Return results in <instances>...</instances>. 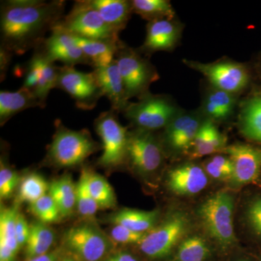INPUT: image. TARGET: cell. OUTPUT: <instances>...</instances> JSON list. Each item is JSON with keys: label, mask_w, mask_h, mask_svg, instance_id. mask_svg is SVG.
I'll return each mask as SVG.
<instances>
[{"label": "cell", "mask_w": 261, "mask_h": 261, "mask_svg": "<svg viewBox=\"0 0 261 261\" xmlns=\"http://www.w3.org/2000/svg\"><path fill=\"white\" fill-rule=\"evenodd\" d=\"M233 211V197L225 192H217L208 197L197 211L206 232L224 248L236 243Z\"/></svg>", "instance_id": "obj_4"}, {"label": "cell", "mask_w": 261, "mask_h": 261, "mask_svg": "<svg viewBox=\"0 0 261 261\" xmlns=\"http://www.w3.org/2000/svg\"><path fill=\"white\" fill-rule=\"evenodd\" d=\"M127 161L142 175L154 173L163 162V147L153 132L138 129L129 132Z\"/></svg>", "instance_id": "obj_11"}, {"label": "cell", "mask_w": 261, "mask_h": 261, "mask_svg": "<svg viewBox=\"0 0 261 261\" xmlns=\"http://www.w3.org/2000/svg\"><path fill=\"white\" fill-rule=\"evenodd\" d=\"M103 20L117 32L121 33L133 14L132 2L128 0H88Z\"/></svg>", "instance_id": "obj_23"}, {"label": "cell", "mask_w": 261, "mask_h": 261, "mask_svg": "<svg viewBox=\"0 0 261 261\" xmlns=\"http://www.w3.org/2000/svg\"><path fill=\"white\" fill-rule=\"evenodd\" d=\"M56 132L48 148L47 161L58 168L80 166L87 158L99 149L87 129H69L56 121Z\"/></svg>", "instance_id": "obj_2"}, {"label": "cell", "mask_w": 261, "mask_h": 261, "mask_svg": "<svg viewBox=\"0 0 261 261\" xmlns=\"http://www.w3.org/2000/svg\"><path fill=\"white\" fill-rule=\"evenodd\" d=\"M245 217L252 233L261 242V195L256 196L249 202Z\"/></svg>", "instance_id": "obj_37"}, {"label": "cell", "mask_w": 261, "mask_h": 261, "mask_svg": "<svg viewBox=\"0 0 261 261\" xmlns=\"http://www.w3.org/2000/svg\"><path fill=\"white\" fill-rule=\"evenodd\" d=\"M64 242L70 251L82 261H100L112 246L111 238L92 224L70 228L65 233Z\"/></svg>", "instance_id": "obj_12"}, {"label": "cell", "mask_w": 261, "mask_h": 261, "mask_svg": "<svg viewBox=\"0 0 261 261\" xmlns=\"http://www.w3.org/2000/svg\"><path fill=\"white\" fill-rule=\"evenodd\" d=\"M30 233V225H29L25 216L20 212L18 213L15 226V234L19 247L25 246Z\"/></svg>", "instance_id": "obj_39"}, {"label": "cell", "mask_w": 261, "mask_h": 261, "mask_svg": "<svg viewBox=\"0 0 261 261\" xmlns=\"http://www.w3.org/2000/svg\"><path fill=\"white\" fill-rule=\"evenodd\" d=\"M93 71L97 76L103 97H107L111 103V110L117 114L124 112L130 102L126 97L124 84L116 60L107 66L94 68Z\"/></svg>", "instance_id": "obj_19"}, {"label": "cell", "mask_w": 261, "mask_h": 261, "mask_svg": "<svg viewBox=\"0 0 261 261\" xmlns=\"http://www.w3.org/2000/svg\"><path fill=\"white\" fill-rule=\"evenodd\" d=\"M210 161L220 169L228 173L231 176V178L232 177L233 172V163L228 156L218 154V155H214V157L211 158Z\"/></svg>", "instance_id": "obj_40"}, {"label": "cell", "mask_w": 261, "mask_h": 261, "mask_svg": "<svg viewBox=\"0 0 261 261\" xmlns=\"http://www.w3.org/2000/svg\"><path fill=\"white\" fill-rule=\"evenodd\" d=\"M239 127L245 138L261 145V88L252 92L242 103Z\"/></svg>", "instance_id": "obj_20"}, {"label": "cell", "mask_w": 261, "mask_h": 261, "mask_svg": "<svg viewBox=\"0 0 261 261\" xmlns=\"http://www.w3.org/2000/svg\"><path fill=\"white\" fill-rule=\"evenodd\" d=\"M88 176L89 170L84 168L76 185V207L80 215L85 218L92 217L99 208L89 192Z\"/></svg>", "instance_id": "obj_34"}, {"label": "cell", "mask_w": 261, "mask_h": 261, "mask_svg": "<svg viewBox=\"0 0 261 261\" xmlns=\"http://www.w3.org/2000/svg\"><path fill=\"white\" fill-rule=\"evenodd\" d=\"M207 184L208 178L205 170L194 163L181 165L168 173V188L176 195H197L207 187Z\"/></svg>", "instance_id": "obj_18"}, {"label": "cell", "mask_w": 261, "mask_h": 261, "mask_svg": "<svg viewBox=\"0 0 261 261\" xmlns=\"http://www.w3.org/2000/svg\"><path fill=\"white\" fill-rule=\"evenodd\" d=\"M121 73L126 97L140 99L149 93V87L160 79L153 65L138 49L128 47L122 42L115 57Z\"/></svg>", "instance_id": "obj_3"}, {"label": "cell", "mask_w": 261, "mask_h": 261, "mask_svg": "<svg viewBox=\"0 0 261 261\" xmlns=\"http://www.w3.org/2000/svg\"><path fill=\"white\" fill-rule=\"evenodd\" d=\"M94 127L102 141V153L98 160L101 166L113 168L127 161L128 132L122 126L112 110L101 113L94 121Z\"/></svg>", "instance_id": "obj_7"}, {"label": "cell", "mask_w": 261, "mask_h": 261, "mask_svg": "<svg viewBox=\"0 0 261 261\" xmlns=\"http://www.w3.org/2000/svg\"><path fill=\"white\" fill-rule=\"evenodd\" d=\"M13 56L11 53L0 47V76L2 82L5 80Z\"/></svg>", "instance_id": "obj_42"}, {"label": "cell", "mask_w": 261, "mask_h": 261, "mask_svg": "<svg viewBox=\"0 0 261 261\" xmlns=\"http://www.w3.org/2000/svg\"><path fill=\"white\" fill-rule=\"evenodd\" d=\"M88 187L99 208H111L116 205V197L112 187L100 175L89 171Z\"/></svg>", "instance_id": "obj_32"}, {"label": "cell", "mask_w": 261, "mask_h": 261, "mask_svg": "<svg viewBox=\"0 0 261 261\" xmlns=\"http://www.w3.org/2000/svg\"><path fill=\"white\" fill-rule=\"evenodd\" d=\"M65 4L64 0L1 2L0 47L13 56L37 49L65 16Z\"/></svg>", "instance_id": "obj_1"}, {"label": "cell", "mask_w": 261, "mask_h": 261, "mask_svg": "<svg viewBox=\"0 0 261 261\" xmlns=\"http://www.w3.org/2000/svg\"><path fill=\"white\" fill-rule=\"evenodd\" d=\"M57 88L69 94L76 108L83 111L93 110L103 97L94 72L85 73L75 67L60 66Z\"/></svg>", "instance_id": "obj_10"}, {"label": "cell", "mask_w": 261, "mask_h": 261, "mask_svg": "<svg viewBox=\"0 0 261 261\" xmlns=\"http://www.w3.org/2000/svg\"><path fill=\"white\" fill-rule=\"evenodd\" d=\"M204 170L209 176L214 178V179L220 180V181L231 180V176L228 173L218 168L216 165L211 162L210 160L206 161L205 164H204Z\"/></svg>", "instance_id": "obj_41"}, {"label": "cell", "mask_w": 261, "mask_h": 261, "mask_svg": "<svg viewBox=\"0 0 261 261\" xmlns=\"http://www.w3.org/2000/svg\"><path fill=\"white\" fill-rule=\"evenodd\" d=\"M237 95L211 87L202 100L200 112L205 119L213 122L224 121L234 113Z\"/></svg>", "instance_id": "obj_21"}, {"label": "cell", "mask_w": 261, "mask_h": 261, "mask_svg": "<svg viewBox=\"0 0 261 261\" xmlns=\"http://www.w3.org/2000/svg\"><path fill=\"white\" fill-rule=\"evenodd\" d=\"M221 153L232 161L231 181L234 186L254 185L261 189V146L235 143L226 146Z\"/></svg>", "instance_id": "obj_13"}, {"label": "cell", "mask_w": 261, "mask_h": 261, "mask_svg": "<svg viewBox=\"0 0 261 261\" xmlns=\"http://www.w3.org/2000/svg\"><path fill=\"white\" fill-rule=\"evenodd\" d=\"M106 261H138L132 254L126 252H118L108 257Z\"/></svg>", "instance_id": "obj_44"}, {"label": "cell", "mask_w": 261, "mask_h": 261, "mask_svg": "<svg viewBox=\"0 0 261 261\" xmlns=\"http://www.w3.org/2000/svg\"><path fill=\"white\" fill-rule=\"evenodd\" d=\"M159 211H140L124 208L118 211L108 218L113 225H121L136 232L147 233L155 227Z\"/></svg>", "instance_id": "obj_25"}, {"label": "cell", "mask_w": 261, "mask_h": 261, "mask_svg": "<svg viewBox=\"0 0 261 261\" xmlns=\"http://www.w3.org/2000/svg\"><path fill=\"white\" fill-rule=\"evenodd\" d=\"M34 51L32 58L27 62L23 70L22 87L33 92L44 108L49 92L57 88L60 66L49 61L39 48Z\"/></svg>", "instance_id": "obj_14"}, {"label": "cell", "mask_w": 261, "mask_h": 261, "mask_svg": "<svg viewBox=\"0 0 261 261\" xmlns=\"http://www.w3.org/2000/svg\"><path fill=\"white\" fill-rule=\"evenodd\" d=\"M42 108L33 92L22 87L15 92H0V124L3 126L18 113L29 108Z\"/></svg>", "instance_id": "obj_22"}, {"label": "cell", "mask_w": 261, "mask_h": 261, "mask_svg": "<svg viewBox=\"0 0 261 261\" xmlns=\"http://www.w3.org/2000/svg\"><path fill=\"white\" fill-rule=\"evenodd\" d=\"M54 240V232L47 224L40 221L33 223L25 245L27 257L31 259L48 253Z\"/></svg>", "instance_id": "obj_28"}, {"label": "cell", "mask_w": 261, "mask_h": 261, "mask_svg": "<svg viewBox=\"0 0 261 261\" xmlns=\"http://www.w3.org/2000/svg\"><path fill=\"white\" fill-rule=\"evenodd\" d=\"M16 255L9 247L0 245V261H14Z\"/></svg>", "instance_id": "obj_43"}, {"label": "cell", "mask_w": 261, "mask_h": 261, "mask_svg": "<svg viewBox=\"0 0 261 261\" xmlns=\"http://www.w3.org/2000/svg\"><path fill=\"white\" fill-rule=\"evenodd\" d=\"M239 261H249V260H247V259H243V260H240Z\"/></svg>", "instance_id": "obj_48"}, {"label": "cell", "mask_w": 261, "mask_h": 261, "mask_svg": "<svg viewBox=\"0 0 261 261\" xmlns=\"http://www.w3.org/2000/svg\"><path fill=\"white\" fill-rule=\"evenodd\" d=\"M190 226L186 214L173 213L160 225L146 233L139 245L141 251L152 259L168 256L182 240Z\"/></svg>", "instance_id": "obj_9"}, {"label": "cell", "mask_w": 261, "mask_h": 261, "mask_svg": "<svg viewBox=\"0 0 261 261\" xmlns=\"http://www.w3.org/2000/svg\"><path fill=\"white\" fill-rule=\"evenodd\" d=\"M181 111L167 96L149 92L130 102L123 114L136 128L154 132L166 128Z\"/></svg>", "instance_id": "obj_5"}, {"label": "cell", "mask_w": 261, "mask_h": 261, "mask_svg": "<svg viewBox=\"0 0 261 261\" xmlns=\"http://www.w3.org/2000/svg\"><path fill=\"white\" fill-rule=\"evenodd\" d=\"M132 12L148 22L175 19L176 13L168 0H132Z\"/></svg>", "instance_id": "obj_29"}, {"label": "cell", "mask_w": 261, "mask_h": 261, "mask_svg": "<svg viewBox=\"0 0 261 261\" xmlns=\"http://www.w3.org/2000/svg\"><path fill=\"white\" fill-rule=\"evenodd\" d=\"M77 44L90 62L93 68H102L111 64L115 60L117 49L121 44L93 40L73 36Z\"/></svg>", "instance_id": "obj_26"}, {"label": "cell", "mask_w": 261, "mask_h": 261, "mask_svg": "<svg viewBox=\"0 0 261 261\" xmlns=\"http://www.w3.org/2000/svg\"><path fill=\"white\" fill-rule=\"evenodd\" d=\"M183 63L203 75L211 87L235 95L246 89L251 81V73L248 67L238 62L224 60L202 63L185 59Z\"/></svg>", "instance_id": "obj_8"}, {"label": "cell", "mask_w": 261, "mask_h": 261, "mask_svg": "<svg viewBox=\"0 0 261 261\" xmlns=\"http://www.w3.org/2000/svg\"><path fill=\"white\" fill-rule=\"evenodd\" d=\"M183 25L175 19H162L148 22L144 44L138 51L150 56L157 51H172L181 37Z\"/></svg>", "instance_id": "obj_17"}, {"label": "cell", "mask_w": 261, "mask_h": 261, "mask_svg": "<svg viewBox=\"0 0 261 261\" xmlns=\"http://www.w3.org/2000/svg\"><path fill=\"white\" fill-rule=\"evenodd\" d=\"M257 261H261V256L259 257L258 260Z\"/></svg>", "instance_id": "obj_49"}, {"label": "cell", "mask_w": 261, "mask_h": 261, "mask_svg": "<svg viewBox=\"0 0 261 261\" xmlns=\"http://www.w3.org/2000/svg\"><path fill=\"white\" fill-rule=\"evenodd\" d=\"M58 257V252L57 251L48 252L45 255H41L33 258L29 259L28 261H56Z\"/></svg>", "instance_id": "obj_45"}, {"label": "cell", "mask_w": 261, "mask_h": 261, "mask_svg": "<svg viewBox=\"0 0 261 261\" xmlns=\"http://www.w3.org/2000/svg\"><path fill=\"white\" fill-rule=\"evenodd\" d=\"M48 193L56 202L62 217L72 214L76 207V186L69 175L51 182Z\"/></svg>", "instance_id": "obj_27"}, {"label": "cell", "mask_w": 261, "mask_h": 261, "mask_svg": "<svg viewBox=\"0 0 261 261\" xmlns=\"http://www.w3.org/2000/svg\"><path fill=\"white\" fill-rule=\"evenodd\" d=\"M146 233L136 232L121 225H113L111 230V240L122 245H140Z\"/></svg>", "instance_id": "obj_38"}, {"label": "cell", "mask_w": 261, "mask_h": 261, "mask_svg": "<svg viewBox=\"0 0 261 261\" xmlns=\"http://www.w3.org/2000/svg\"><path fill=\"white\" fill-rule=\"evenodd\" d=\"M19 184V176L1 159L0 168V197L2 200L8 198Z\"/></svg>", "instance_id": "obj_36"}, {"label": "cell", "mask_w": 261, "mask_h": 261, "mask_svg": "<svg viewBox=\"0 0 261 261\" xmlns=\"http://www.w3.org/2000/svg\"><path fill=\"white\" fill-rule=\"evenodd\" d=\"M29 209L32 214L44 224L56 222L61 217L58 205L49 193L30 204Z\"/></svg>", "instance_id": "obj_35"}, {"label": "cell", "mask_w": 261, "mask_h": 261, "mask_svg": "<svg viewBox=\"0 0 261 261\" xmlns=\"http://www.w3.org/2000/svg\"><path fill=\"white\" fill-rule=\"evenodd\" d=\"M211 254L203 238L194 235L180 244L173 261H205Z\"/></svg>", "instance_id": "obj_30"}, {"label": "cell", "mask_w": 261, "mask_h": 261, "mask_svg": "<svg viewBox=\"0 0 261 261\" xmlns=\"http://www.w3.org/2000/svg\"><path fill=\"white\" fill-rule=\"evenodd\" d=\"M61 261H74L73 259L70 258V257H67V258L63 259V260Z\"/></svg>", "instance_id": "obj_47"}, {"label": "cell", "mask_w": 261, "mask_h": 261, "mask_svg": "<svg viewBox=\"0 0 261 261\" xmlns=\"http://www.w3.org/2000/svg\"><path fill=\"white\" fill-rule=\"evenodd\" d=\"M18 213L17 206L2 207L0 212V245L9 247L16 254L20 248L15 234Z\"/></svg>", "instance_id": "obj_33"}, {"label": "cell", "mask_w": 261, "mask_h": 261, "mask_svg": "<svg viewBox=\"0 0 261 261\" xmlns=\"http://www.w3.org/2000/svg\"><path fill=\"white\" fill-rule=\"evenodd\" d=\"M226 147V139L214 122L205 119L194 141L191 155L194 159L202 158L221 152Z\"/></svg>", "instance_id": "obj_24"}, {"label": "cell", "mask_w": 261, "mask_h": 261, "mask_svg": "<svg viewBox=\"0 0 261 261\" xmlns=\"http://www.w3.org/2000/svg\"><path fill=\"white\" fill-rule=\"evenodd\" d=\"M258 68L259 70H260V73L261 74V56H260V60H259L258 62Z\"/></svg>", "instance_id": "obj_46"}, {"label": "cell", "mask_w": 261, "mask_h": 261, "mask_svg": "<svg viewBox=\"0 0 261 261\" xmlns=\"http://www.w3.org/2000/svg\"><path fill=\"white\" fill-rule=\"evenodd\" d=\"M201 112L182 111L165 128L164 140L168 147L176 152H187L192 149L196 136L204 120Z\"/></svg>", "instance_id": "obj_16"}, {"label": "cell", "mask_w": 261, "mask_h": 261, "mask_svg": "<svg viewBox=\"0 0 261 261\" xmlns=\"http://www.w3.org/2000/svg\"><path fill=\"white\" fill-rule=\"evenodd\" d=\"M38 48L53 63L59 61L70 67L80 64L91 65L73 35L58 25Z\"/></svg>", "instance_id": "obj_15"}, {"label": "cell", "mask_w": 261, "mask_h": 261, "mask_svg": "<svg viewBox=\"0 0 261 261\" xmlns=\"http://www.w3.org/2000/svg\"><path fill=\"white\" fill-rule=\"evenodd\" d=\"M49 185L41 175L32 173L27 175L20 183L18 202L30 204L47 194Z\"/></svg>", "instance_id": "obj_31"}, {"label": "cell", "mask_w": 261, "mask_h": 261, "mask_svg": "<svg viewBox=\"0 0 261 261\" xmlns=\"http://www.w3.org/2000/svg\"><path fill=\"white\" fill-rule=\"evenodd\" d=\"M58 25L76 37L116 44L121 42L120 33L103 20L88 0L75 1L72 9Z\"/></svg>", "instance_id": "obj_6"}]
</instances>
